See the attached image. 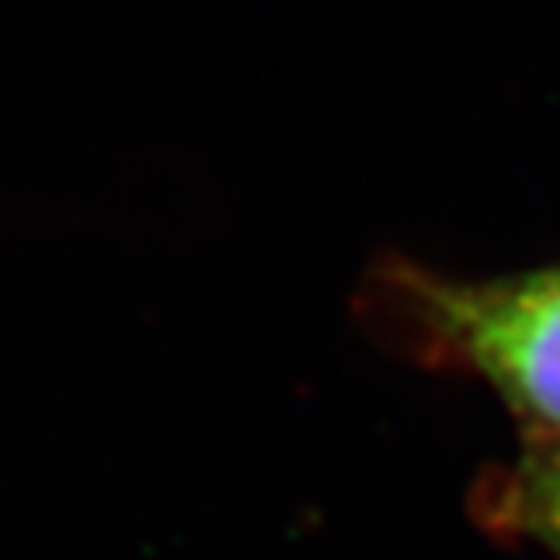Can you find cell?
<instances>
[{
	"label": "cell",
	"instance_id": "1",
	"mask_svg": "<svg viewBox=\"0 0 560 560\" xmlns=\"http://www.w3.org/2000/svg\"><path fill=\"white\" fill-rule=\"evenodd\" d=\"M405 342L490 382L522 417L560 432V265L517 277H385Z\"/></svg>",
	"mask_w": 560,
	"mask_h": 560
},
{
	"label": "cell",
	"instance_id": "2",
	"mask_svg": "<svg viewBox=\"0 0 560 560\" xmlns=\"http://www.w3.org/2000/svg\"><path fill=\"white\" fill-rule=\"evenodd\" d=\"M514 506L534 534L560 549V432L529 452L514 479Z\"/></svg>",
	"mask_w": 560,
	"mask_h": 560
}]
</instances>
